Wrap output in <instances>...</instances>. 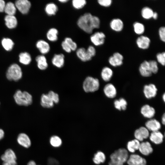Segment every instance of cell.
Listing matches in <instances>:
<instances>
[{"instance_id":"obj_1","label":"cell","mask_w":165,"mask_h":165,"mask_svg":"<svg viewBox=\"0 0 165 165\" xmlns=\"http://www.w3.org/2000/svg\"><path fill=\"white\" fill-rule=\"evenodd\" d=\"M93 16L90 13H86L81 16L77 21L78 27L87 34L92 33L94 29Z\"/></svg>"},{"instance_id":"obj_2","label":"cell","mask_w":165,"mask_h":165,"mask_svg":"<svg viewBox=\"0 0 165 165\" xmlns=\"http://www.w3.org/2000/svg\"><path fill=\"white\" fill-rule=\"evenodd\" d=\"M128 151L124 148H120L110 156L109 165H123L129 158Z\"/></svg>"},{"instance_id":"obj_3","label":"cell","mask_w":165,"mask_h":165,"mask_svg":"<svg viewBox=\"0 0 165 165\" xmlns=\"http://www.w3.org/2000/svg\"><path fill=\"white\" fill-rule=\"evenodd\" d=\"M16 103L18 105L28 106L32 102V97L28 92L17 90L13 96Z\"/></svg>"},{"instance_id":"obj_4","label":"cell","mask_w":165,"mask_h":165,"mask_svg":"<svg viewBox=\"0 0 165 165\" xmlns=\"http://www.w3.org/2000/svg\"><path fill=\"white\" fill-rule=\"evenodd\" d=\"M99 80L91 76H88L84 81L82 87L86 93L94 92L97 91L100 87Z\"/></svg>"},{"instance_id":"obj_5","label":"cell","mask_w":165,"mask_h":165,"mask_svg":"<svg viewBox=\"0 0 165 165\" xmlns=\"http://www.w3.org/2000/svg\"><path fill=\"white\" fill-rule=\"evenodd\" d=\"M22 76V72L20 67L17 64H13L8 68L6 72V77L10 81H17Z\"/></svg>"},{"instance_id":"obj_6","label":"cell","mask_w":165,"mask_h":165,"mask_svg":"<svg viewBox=\"0 0 165 165\" xmlns=\"http://www.w3.org/2000/svg\"><path fill=\"white\" fill-rule=\"evenodd\" d=\"M3 162H7L9 165H17V156L14 151L11 148L6 149L1 156Z\"/></svg>"},{"instance_id":"obj_7","label":"cell","mask_w":165,"mask_h":165,"mask_svg":"<svg viewBox=\"0 0 165 165\" xmlns=\"http://www.w3.org/2000/svg\"><path fill=\"white\" fill-rule=\"evenodd\" d=\"M106 36L101 31H97L92 34L90 36L91 42L96 46H99L103 45L105 41Z\"/></svg>"},{"instance_id":"obj_8","label":"cell","mask_w":165,"mask_h":165,"mask_svg":"<svg viewBox=\"0 0 165 165\" xmlns=\"http://www.w3.org/2000/svg\"><path fill=\"white\" fill-rule=\"evenodd\" d=\"M157 89L156 86L152 83L145 85L143 89V92L145 97L148 99H150L156 96Z\"/></svg>"},{"instance_id":"obj_9","label":"cell","mask_w":165,"mask_h":165,"mask_svg":"<svg viewBox=\"0 0 165 165\" xmlns=\"http://www.w3.org/2000/svg\"><path fill=\"white\" fill-rule=\"evenodd\" d=\"M16 141L19 145L26 148L30 147L31 145V141L29 137L24 133H21L18 134Z\"/></svg>"},{"instance_id":"obj_10","label":"cell","mask_w":165,"mask_h":165,"mask_svg":"<svg viewBox=\"0 0 165 165\" xmlns=\"http://www.w3.org/2000/svg\"><path fill=\"white\" fill-rule=\"evenodd\" d=\"M123 57L120 53L116 52L110 56L108 59L109 64L113 67L121 66L123 63Z\"/></svg>"},{"instance_id":"obj_11","label":"cell","mask_w":165,"mask_h":165,"mask_svg":"<svg viewBox=\"0 0 165 165\" xmlns=\"http://www.w3.org/2000/svg\"><path fill=\"white\" fill-rule=\"evenodd\" d=\"M15 5L16 8L23 14L28 13L31 7V2L28 0H18Z\"/></svg>"},{"instance_id":"obj_12","label":"cell","mask_w":165,"mask_h":165,"mask_svg":"<svg viewBox=\"0 0 165 165\" xmlns=\"http://www.w3.org/2000/svg\"><path fill=\"white\" fill-rule=\"evenodd\" d=\"M136 42L137 46L140 49L145 50L150 47L151 40L148 36L141 35L136 39Z\"/></svg>"},{"instance_id":"obj_13","label":"cell","mask_w":165,"mask_h":165,"mask_svg":"<svg viewBox=\"0 0 165 165\" xmlns=\"http://www.w3.org/2000/svg\"><path fill=\"white\" fill-rule=\"evenodd\" d=\"M127 162L129 165H146V161L144 158L137 154L131 155Z\"/></svg>"},{"instance_id":"obj_14","label":"cell","mask_w":165,"mask_h":165,"mask_svg":"<svg viewBox=\"0 0 165 165\" xmlns=\"http://www.w3.org/2000/svg\"><path fill=\"white\" fill-rule=\"evenodd\" d=\"M149 136V130L145 127H141L136 130L134 133L136 139L140 142L148 138Z\"/></svg>"},{"instance_id":"obj_15","label":"cell","mask_w":165,"mask_h":165,"mask_svg":"<svg viewBox=\"0 0 165 165\" xmlns=\"http://www.w3.org/2000/svg\"><path fill=\"white\" fill-rule=\"evenodd\" d=\"M140 112L144 117L149 119L152 118L156 113L154 108L148 104L143 105L141 108Z\"/></svg>"},{"instance_id":"obj_16","label":"cell","mask_w":165,"mask_h":165,"mask_svg":"<svg viewBox=\"0 0 165 165\" xmlns=\"http://www.w3.org/2000/svg\"><path fill=\"white\" fill-rule=\"evenodd\" d=\"M103 92L105 96L109 98H114L117 94L116 87L111 83H108L105 85L103 88Z\"/></svg>"},{"instance_id":"obj_17","label":"cell","mask_w":165,"mask_h":165,"mask_svg":"<svg viewBox=\"0 0 165 165\" xmlns=\"http://www.w3.org/2000/svg\"><path fill=\"white\" fill-rule=\"evenodd\" d=\"M124 25L123 20L119 18H113L111 20L109 23L111 29L116 32L122 31L123 29Z\"/></svg>"},{"instance_id":"obj_18","label":"cell","mask_w":165,"mask_h":165,"mask_svg":"<svg viewBox=\"0 0 165 165\" xmlns=\"http://www.w3.org/2000/svg\"><path fill=\"white\" fill-rule=\"evenodd\" d=\"M139 71L140 75L145 77H149L152 74L150 70L148 61L145 60L140 64Z\"/></svg>"},{"instance_id":"obj_19","label":"cell","mask_w":165,"mask_h":165,"mask_svg":"<svg viewBox=\"0 0 165 165\" xmlns=\"http://www.w3.org/2000/svg\"><path fill=\"white\" fill-rule=\"evenodd\" d=\"M145 126L149 131L154 132L159 131L161 128V124L158 120L152 118L145 123Z\"/></svg>"},{"instance_id":"obj_20","label":"cell","mask_w":165,"mask_h":165,"mask_svg":"<svg viewBox=\"0 0 165 165\" xmlns=\"http://www.w3.org/2000/svg\"><path fill=\"white\" fill-rule=\"evenodd\" d=\"M53 65L58 68H62L64 65L65 56L63 53L55 54L51 60Z\"/></svg>"},{"instance_id":"obj_21","label":"cell","mask_w":165,"mask_h":165,"mask_svg":"<svg viewBox=\"0 0 165 165\" xmlns=\"http://www.w3.org/2000/svg\"><path fill=\"white\" fill-rule=\"evenodd\" d=\"M36 47L42 54L48 53L50 51V47L49 43L43 40H40L36 43Z\"/></svg>"},{"instance_id":"obj_22","label":"cell","mask_w":165,"mask_h":165,"mask_svg":"<svg viewBox=\"0 0 165 165\" xmlns=\"http://www.w3.org/2000/svg\"><path fill=\"white\" fill-rule=\"evenodd\" d=\"M76 54L79 59L83 62H86L91 60V57L87 53L86 49L84 47H80L76 50Z\"/></svg>"},{"instance_id":"obj_23","label":"cell","mask_w":165,"mask_h":165,"mask_svg":"<svg viewBox=\"0 0 165 165\" xmlns=\"http://www.w3.org/2000/svg\"><path fill=\"white\" fill-rule=\"evenodd\" d=\"M138 150L140 153L145 156H148L152 153L153 149L148 141L140 143Z\"/></svg>"},{"instance_id":"obj_24","label":"cell","mask_w":165,"mask_h":165,"mask_svg":"<svg viewBox=\"0 0 165 165\" xmlns=\"http://www.w3.org/2000/svg\"><path fill=\"white\" fill-rule=\"evenodd\" d=\"M164 136L160 131L152 132L149 136L150 140L156 144H160L163 141Z\"/></svg>"},{"instance_id":"obj_25","label":"cell","mask_w":165,"mask_h":165,"mask_svg":"<svg viewBox=\"0 0 165 165\" xmlns=\"http://www.w3.org/2000/svg\"><path fill=\"white\" fill-rule=\"evenodd\" d=\"M113 71L112 69L108 67H105L101 70V78L104 81H109L113 75Z\"/></svg>"},{"instance_id":"obj_26","label":"cell","mask_w":165,"mask_h":165,"mask_svg":"<svg viewBox=\"0 0 165 165\" xmlns=\"http://www.w3.org/2000/svg\"><path fill=\"white\" fill-rule=\"evenodd\" d=\"M40 104L42 107L47 108H52L54 105V103L47 94H43L42 95Z\"/></svg>"},{"instance_id":"obj_27","label":"cell","mask_w":165,"mask_h":165,"mask_svg":"<svg viewBox=\"0 0 165 165\" xmlns=\"http://www.w3.org/2000/svg\"><path fill=\"white\" fill-rule=\"evenodd\" d=\"M38 68L40 70H44L48 67V64L45 56L43 55L38 56L35 58Z\"/></svg>"},{"instance_id":"obj_28","label":"cell","mask_w":165,"mask_h":165,"mask_svg":"<svg viewBox=\"0 0 165 165\" xmlns=\"http://www.w3.org/2000/svg\"><path fill=\"white\" fill-rule=\"evenodd\" d=\"M58 10V8L57 5L53 2L47 3L45 8L46 13L48 15L50 16L55 15Z\"/></svg>"},{"instance_id":"obj_29","label":"cell","mask_w":165,"mask_h":165,"mask_svg":"<svg viewBox=\"0 0 165 165\" xmlns=\"http://www.w3.org/2000/svg\"><path fill=\"white\" fill-rule=\"evenodd\" d=\"M5 24L9 29L15 28L17 26V21L14 15H6L4 18Z\"/></svg>"},{"instance_id":"obj_30","label":"cell","mask_w":165,"mask_h":165,"mask_svg":"<svg viewBox=\"0 0 165 165\" xmlns=\"http://www.w3.org/2000/svg\"><path fill=\"white\" fill-rule=\"evenodd\" d=\"M58 31L55 28H50L47 31L46 36L48 40L51 42H55L58 39Z\"/></svg>"},{"instance_id":"obj_31","label":"cell","mask_w":165,"mask_h":165,"mask_svg":"<svg viewBox=\"0 0 165 165\" xmlns=\"http://www.w3.org/2000/svg\"><path fill=\"white\" fill-rule=\"evenodd\" d=\"M115 108L119 110H126L127 103V101L123 98H120L119 99L116 100L114 102Z\"/></svg>"},{"instance_id":"obj_32","label":"cell","mask_w":165,"mask_h":165,"mask_svg":"<svg viewBox=\"0 0 165 165\" xmlns=\"http://www.w3.org/2000/svg\"><path fill=\"white\" fill-rule=\"evenodd\" d=\"M140 144V142L136 139L129 141L127 144V150L130 152L134 153L138 150Z\"/></svg>"},{"instance_id":"obj_33","label":"cell","mask_w":165,"mask_h":165,"mask_svg":"<svg viewBox=\"0 0 165 165\" xmlns=\"http://www.w3.org/2000/svg\"><path fill=\"white\" fill-rule=\"evenodd\" d=\"M106 160V156L104 152L98 151L94 154L93 159L94 163L97 165L104 163Z\"/></svg>"},{"instance_id":"obj_34","label":"cell","mask_w":165,"mask_h":165,"mask_svg":"<svg viewBox=\"0 0 165 165\" xmlns=\"http://www.w3.org/2000/svg\"><path fill=\"white\" fill-rule=\"evenodd\" d=\"M154 11L148 6L143 7L141 11V15L145 19L149 20L152 18Z\"/></svg>"},{"instance_id":"obj_35","label":"cell","mask_w":165,"mask_h":165,"mask_svg":"<svg viewBox=\"0 0 165 165\" xmlns=\"http://www.w3.org/2000/svg\"><path fill=\"white\" fill-rule=\"evenodd\" d=\"M4 11L9 15H14L16 13V8L12 2H9L6 4Z\"/></svg>"},{"instance_id":"obj_36","label":"cell","mask_w":165,"mask_h":165,"mask_svg":"<svg viewBox=\"0 0 165 165\" xmlns=\"http://www.w3.org/2000/svg\"><path fill=\"white\" fill-rule=\"evenodd\" d=\"M134 32L139 35H142L145 32V28L144 24L139 22H135L133 24Z\"/></svg>"},{"instance_id":"obj_37","label":"cell","mask_w":165,"mask_h":165,"mask_svg":"<svg viewBox=\"0 0 165 165\" xmlns=\"http://www.w3.org/2000/svg\"><path fill=\"white\" fill-rule=\"evenodd\" d=\"M31 60L30 54L27 52L21 53L19 55V61L21 64L27 65L29 64Z\"/></svg>"},{"instance_id":"obj_38","label":"cell","mask_w":165,"mask_h":165,"mask_svg":"<svg viewBox=\"0 0 165 165\" xmlns=\"http://www.w3.org/2000/svg\"><path fill=\"white\" fill-rule=\"evenodd\" d=\"M2 44L6 50L9 51L13 49L14 43L11 39L8 38H4L2 41Z\"/></svg>"},{"instance_id":"obj_39","label":"cell","mask_w":165,"mask_h":165,"mask_svg":"<svg viewBox=\"0 0 165 165\" xmlns=\"http://www.w3.org/2000/svg\"><path fill=\"white\" fill-rule=\"evenodd\" d=\"M51 145L55 148L60 147L62 144V140L61 138L57 135L52 136L50 139Z\"/></svg>"},{"instance_id":"obj_40","label":"cell","mask_w":165,"mask_h":165,"mask_svg":"<svg viewBox=\"0 0 165 165\" xmlns=\"http://www.w3.org/2000/svg\"><path fill=\"white\" fill-rule=\"evenodd\" d=\"M86 3L87 2L85 0H73L72 2L73 7L76 9H82Z\"/></svg>"},{"instance_id":"obj_41","label":"cell","mask_w":165,"mask_h":165,"mask_svg":"<svg viewBox=\"0 0 165 165\" xmlns=\"http://www.w3.org/2000/svg\"><path fill=\"white\" fill-rule=\"evenodd\" d=\"M64 41L72 51H75L77 49V43L71 38L69 37H66Z\"/></svg>"},{"instance_id":"obj_42","label":"cell","mask_w":165,"mask_h":165,"mask_svg":"<svg viewBox=\"0 0 165 165\" xmlns=\"http://www.w3.org/2000/svg\"><path fill=\"white\" fill-rule=\"evenodd\" d=\"M148 62L150 70L152 74L157 73L159 70L157 62L154 60H150Z\"/></svg>"},{"instance_id":"obj_43","label":"cell","mask_w":165,"mask_h":165,"mask_svg":"<svg viewBox=\"0 0 165 165\" xmlns=\"http://www.w3.org/2000/svg\"><path fill=\"white\" fill-rule=\"evenodd\" d=\"M156 58L157 63L161 65L164 66L165 64V53L163 52L159 53L156 55Z\"/></svg>"},{"instance_id":"obj_44","label":"cell","mask_w":165,"mask_h":165,"mask_svg":"<svg viewBox=\"0 0 165 165\" xmlns=\"http://www.w3.org/2000/svg\"><path fill=\"white\" fill-rule=\"evenodd\" d=\"M47 94L52 100L54 104H57L59 102V97L57 94L53 91H50L48 92Z\"/></svg>"},{"instance_id":"obj_45","label":"cell","mask_w":165,"mask_h":165,"mask_svg":"<svg viewBox=\"0 0 165 165\" xmlns=\"http://www.w3.org/2000/svg\"><path fill=\"white\" fill-rule=\"evenodd\" d=\"M97 2L100 6L105 7L110 6L112 3V0H98Z\"/></svg>"},{"instance_id":"obj_46","label":"cell","mask_w":165,"mask_h":165,"mask_svg":"<svg viewBox=\"0 0 165 165\" xmlns=\"http://www.w3.org/2000/svg\"><path fill=\"white\" fill-rule=\"evenodd\" d=\"M158 34L160 39L163 42H165V27L164 26L160 27L159 29Z\"/></svg>"},{"instance_id":"obj_47","label":"cell","mask_w":165,"mask_h":165,"mask_svg":"<svg viewBox=\"0 0 165 165\" xmlns=\"http://www.w3.org/2000/svg\"><path fill=\"white\" fill-rule=\"evenodd\" d=\"M86 50L88 54L92 58L94 57L96 54V49L94 46L92 45L89 46Z\"/></svg>"},{"instance_id":"obj_48","label":"cell","mask_w":165,"mask_h":165,"mask_svg":"<svg viewBox=\"0 0 165 165\" xmlns=\"http://www.w3.org/2000/svg\"><path fill=\"white\" fill-rule=\"evenodd\" d=\"M61 46L63 50L67 53H70L72 51L70 48L64 41L61 42Z\"/></svg>"},{"instance_id":"obj_49","label":"cell","mask_w":165,"mask_h":165,"mask_svg":"<svg viewBox=\"0 0 165 165\" xmlns=\"http://www.w3.org/2000/svg\"><path fill=\"white\" fill-rule=\"evenodd\" d=\"M59 163L57 160L53 158L50 157L48 159L47 165H59Z\"/></svg>"},{"instance_id":"obj_50","label":"cell","mask_w":165,"mask_h":165,"mask_svg":"<svg viewBox=\"0 0 165 165\" xmlns=\"http://www.w3.org/2000/svg\"><path fill=\"white\" fill-rule=\"evenodd\" d=\"M6 5L5 1L3 0H0V12L4 11L5 6Z\"/></svg>"},{"instance_id":"obj_51","label":"cell","mask_w":165,"mask_h":165,"mask_svg":"<svg viewBox=\"0 0 165 165\" xmlns=\"http://www.w3.org/2000/svg\"><path fill=\"white\" fill-rule=\"evenodd\" d=\"M5 135V132L4 130L0 128V141L4 138Z\"/></svg>"},{"instance_id":"obj_52","label":"cell","mask_w":165,"mask_h":165,"mask_svg":"<svg viewBox=\"0 0 165 165\" xmlns=\"http://www.w3.org/2000/svg\"><path fill=\"white\" fill-rule=\"evenodd\" d=\"M158 17V13L156 12H154L152 18L153 19L157 20Z\"/></svg>"},{"instance_id":"obj_53","label":"cell","mask_w":165,"mask_h":165,"mask_svg":"<svg viewBox=\"0 0 165 165\" xmlns=\"http://www.w3.org/2000/svg\"><path fill=\"white\" fill-rule=\"evenodd\" d=\"M27 165H37L36 163L33 160H31L28 161L27 163Z\"/></svg>"},{"instance_id":"obj_54","label":"cell","mask_w":165,"mask_h":165,"mask_svg":"<svg viewBox=\"0 0 165 165\" xmlns=\"http://www.w3.org/2000/svg\"><path fill=\"white\" fill-rule=\"evenodd\" d=\"M162 123L164 125L165 124V114L164 113L163 115L161 118Z\"/></svg>"},{"instance_id":"obj_55","label":"cell","mask_w":165,"mask_h":165,"mask_svg":"<svg viewBox=\"0 0 165 165\" xmlns=\"http://www.w3.org/2000/svg\"><path fill=\"white\" fill-rule=\"evenodd\" d=\"M69 1L68 0H59L58 1L61 3H65Z\"/></svg>"},{"instance_id":"obj_56","label":"cell","mask_w":165,"mask_h":165,"mask_svg":"<svg viewBox=\"0 0 165 165\" xmlns=\"http://www.w3.org/2000/svg\"><path fill=\"white\" fill-rule=\"evenodd\" d=\"M162 99L163 100V101L164 102L165 101V93H164L162 96Z\"/></svg>"}]
</instances>
